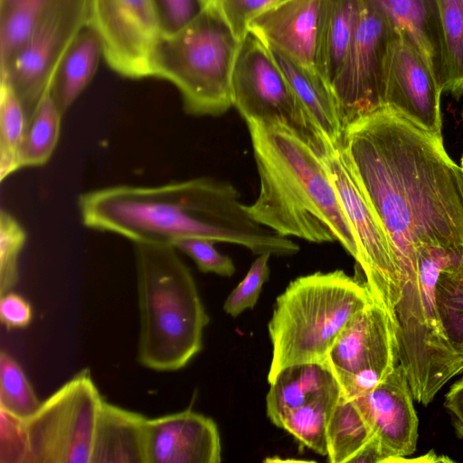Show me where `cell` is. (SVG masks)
Segmentation results:
<instances>
[{
  "mask_svg": "<svg viewBox=\"0 0 463 463\" xmlns=\"http://www.w3.org/2000/svg\"><path fill=\"white\" fill-rule=\"evenodd\" d=\"M342 145L383 224L402 289L420 245L463 246V181L442 136L384 107L349 124Z\"/></svg>",
  "mask_w": 463,
  "mask_h": 463,
  "instance_id": "cell-1",
  "label": "cell"
},
{
  "mask_svg": "<svg viewBox=\"0 0 463 463\" xmlns=\"http://www.w3.org/2000/svg\"><path fill=\"white\" fill-rule=\"evenodd\" d=\"M82 223L135 242L173 245L204 238L243 246L253 254L289 257L300 248L255 222L230 183L199 177L161 185H113L81 194Z\"/></svg>",
  "mask_w": 463,
  "mask_h": 463,
  "instance_id": "cell-2",
  "label": "cell"
},
{
  "mask_svg": "<svg viewBox=\"0 0 463 463\" xmlns=\"http://www.w3.org/2000/svg\"><path fill=\"white\" fill-rule=\"evenodd\" d=\"M260 177L259 195L245 209L281 236L339 242L356 260L355 237L323 158L286 127L246 121Z\"/></svg>",
  "mask_w": 463,
  "mask_h": 463,
  "instance_id": "cell-3",
  "label": "cell"
},
{
  "mask_svg": "<svg viewBox=\"0 0 463 463\" xmlns=\"http://www.w3.org/2000/svg\"><path fill=\"white\" fill-rule=\"evenodd\" d=\"M133 247L140 325L137 361L157 372L180 370L202 350L209 316L176 248L149 242Z\"/></svg>",
  "mask_w": 463,
  "mask_h": 463,
  "instance_id": "cell-4",
  "label": "cell"
},
{
  "mask_svg": "<svg viewBox=\"0 0 463 463\" xmlns=\"http://www.w3.org/2000/svg\"><path fill=\"white\" fill-rule=\"evenodd\" d=\"M373 298L365 283L343 270L298 277L277 297L268 331L272 357L270 383L293 364H326L349 320Z\"/></svg>",
  "mask_w": 463,
  "mask_h": 463,
  "instance_id": "cell-5",
  "label": "cell"
},
{
  "mask_svg": "<svg viewBox=\"0 0 463 463\" xmlns=\"http://www.w3.org/2000/svg\"><path fill=\"white\" fill-rule=\"evenodd\" d=\"M239 43L217 11L205 6L179 31L161 33L151 77L175 85L188 114L222 115L232 106L231 79Z\"/></svg>",
  "mask_w": 463,
  "mask_h": 463,
  "instance_id": "cell-6",
  "label": "cell"
},
{
  "mask_svg": "<svg viewBox=\"0 0 463 463\" xmlns=\"http://www.w3.org/2000/svg\"><path fill=\"white\" fill-rule=\"evenodd\" d=\"M231 94L232 106L245 121L282 125L322 158L336 146L324 136L298 99L266 43L250 30L238 46Z\"/></svg>",
  "mask_w": 463,
  "mask_h": 463,
  "instance_id": "cell-7",
  "label": "cell"
},
{
  "mask_svg": "<svg viewBox=\"0 0 463 463\" xmlns=\"http://www.w3.org/2000/svg\"><path fill=\"white\" fill-rule=\"evenodd\" d=\"M103 400L85 368L41 402L25 420L28 463H92Z\"/></svg>",
  "mask_w": 463,
  "mask_h": 463,
  "instance_id": "cell-8",
  "label": "cell"
},
{
  "mask_svg": "<svg viewBox=\"0 0 463 463\" xmlns=\"http://www.w3.org/2000/svg\"><path fill=\"white\" fill-rule=\"evenodd\" d=\"M354 232L365 285L373 300L394 318L402 278L389 237L350 165L342 141L323 158Z\"/></svg>",
  "mask_w": 463,
  "mask_h": 463,
  "instance_id": "cell-9",
  "label": "cell"
},
{
  "mask_svg": "<svg viewBox=\"0 0 463 463\" xmlns=\"http://www.w3.org/2000/svg\"><path fill=\"white\" fill-rule=\"evenodd\" d=\"M397 36L392 24L371 0H358L354 38L331 85L344 128L385 107L386 62Z\"/></svg>",
  "mask_w": 463,
  "mask_h": 463,
  "instance_id": "cell-10",
  "label": "cell"
},
{
  "mask_svg": "<svg viewBox=\"0 0 463 463\" xmlns=\"http://www.w3.org/2000/svg\"><path fill=\"white\" fill-rule=\"evenodd\" d=\"M398 363L395 320L374 300L349 320L326 359L340 394L347 400L370 392Z\"/></svg>",
  "mask_w": 463,
  "mask_h": 463,
  "instance_id": "cell-11",
  "label": "cell"
},
{
  "mask_svg": "<svg viewBox=\"0 0 463 463\" xmlns=\"http://www.w3.org/2000/svg\"><path fill=\"white\" fill-rule=\"evenodd\" d=\"M90 0H63L44 15L10 63L0 70L20 99L27 120L51 89L66 51L88 24Z\"/></svg>",
  "mask_w": 463,
  "mask_h": 463,
  "instance_id": "cell-12",
  "label": "cell"
},
{
  "mask_svg": "<svg viewBox=\"0 0 463 463\" xmlns=\"http://www.w3.org/2000/svg\"><path fill=\"white\" fill-rule=\"evenodd\" d=\"M88 25L114 71L131 79L151 77L152 53L161 35L151 0H90Z\"/></svg>",
  "mask_w": 463,
  "mask_h": 463,
  "instance_id": "cell-13",
  "label": "cell"
},
{
  "mask_svg": "<svg viewBox=\"0 0 463 463\" xmlns=\"http://www.w3.org/2000/svg\"><path fill=\"white\" fill-rule=\"evenodd\" d=\"M353 400L380 443L386 462H407L416 449L419 420L402 364L370 392Z\"/></svg>",
  "mask_w": 463,
  "mask_h": 463,
  "instance_id": "cell-14",
  "label": "cell"
},
{
  "mask_svg": "<svg viewBox=\"0 0 463 463\" xmlns=\"http://www.w3.org/2000/svg\"><path fill=\"white\" fill-rule=\"evenodd\" d=\"M441 93L421 56L398 33L387 57L385 107L417 127L442 136Z\"/></svg>",
  "mask_w": 463,
  "mask_h": 463,
  "instance_id": "cell-15",
  "label": "cell"
},
{
  "mask_svg": "<svg viewBox=\"0 0 463 463\" xmlns=\"http://www.w3.org/2000/svg\"><path fill=\"white\" fill-rule=\"evenodd\" d=\"M147 463H219L215 421L191 409L146 420Z\"/></svg>",
  "mask_w": 463,
  "mask_h": 463,
  "instance_id": "cell-16",
  "label": "cell"
},
{
  "mask_svg": "<svg viewBox=\"0 0 463 463\" xmlns=\"http://www.w3.org/2000/svg\"><path fill=\"white\" fill-rule=\"evenodd\" d=\"M321 0H285L263 12L249 24V30L298 61L313 68Z\"/></svg>",
  "mask_w": 463,
  "mask_h": 463,
  "instance_id": "cell-17",
  "label": "cell"
},
{
  "mask_svg": "<svg viewBox=\"0 0 463 463\" xmlns=\"http://www.w3.org/2000/svg\"><path fill=\"white\" fill-rule=\"evenodd\" d=\"M421 56L439 88L447 82L444 38L438 0H371Z\"/></svg>",
  "mask_w": 463,
  "mask_h": 463,
  "instance_id": "cell-18",
  "label": "cell"
},
{
  "mask_svg": "<svg viewBox=\"0 0 463 463\" xmlns=\"http://www.w3.org/2000/svg\"><path fill=\"white\" fill-rule=\"evenodd\" d=\"M147 418L103 400L92 463H147Z\"/></svg>",
  "mask_w": 463,
  "mask_h": 463,
  "instance_id": "cell-19",
  "label": "cell"
},
{
  "mask_svg": "<svg viewBox=\"0 0 463 463\" xmlns=\"http://www.w3.org/2000/svg\"><path fill=\"white\" fill-rule=\"evenodd\" d=\"M295 94L328 141H342L343 127L331 87L317 69L304 66L266 43Z\"/></svg>",
  "mask_w": 463,
  "mask_h": 463,
  "instance_id": "cell-20",
  "label": "cell"
},
{
  "mask_svg": "<svg viewBox=\"0 0 463 463\" xmlns=\"http://www.w3.org/2000/svg\"><path fill=\"white\" fill-rule=\"evenodd\" d=\"M358 18V0H321L315 64L331 87L349 52Z\"/></svg>",
  "mask_w": 463,
  "mask_h": 463,
  "instance_id": "cell-21",
  "label": "cell"
},
{
  "mask_svg": "<svg viewBox=\"0 0 463 463\" xmlns=\"http://www.w3.org/2000/svg\"><path fill=\"white\" fill-rule=\"evenodd\" d=\"M336 381L326 364H293L280 371L269 383L266 396V412L278 427L288 412L314 400Z\"/></svg>",
  "mask_w": 463,
  "mask_h": 463,
  "instance_id": "cell-22",
  "label": "cell"
},
{
  "mask_svg": "<svg viewBox=\"0 0 463 463\" xmlns=\"http://www.w3.org/2000/svg\"><path fill=\"white\" fill-rule=\"evenodd\" d=\"M101 56L100 40L87 24L63 55L51 86V93L63 115L92 80Z\"/></svg>",
  "mask_w": 463,
  "mask_h": 463,
  "instance_id": "cell-23",
  "label": "cell"
},
{
  "mask_svg": "<svg viewBox=\"0 0 463 463\" xmlns=\"http://www.w3.org/2000/svg\"><path fill=\"white\" fill-rule=\"evenodd\" d=\"M373 437L371 428L354 400H347L340 394L327 424L328 460L331 463H350Z\"/></svg>",
  "mask_w": 463,
  "mask_h": 463,
  "instance_id": "cell-24",
  "label": "cell"
},
{
  "mask_svg": "<svg viewBox=\"0 0 463 463\" xmlns=\"http://www.w3.org/2000/svg\"><path fill=\"white\" fill-rule=\"evenodd\" d=\"M339 396L340 388L336 383L314 400L285 414L278 428L287 430L313 451L326 456L327 424Z\"/></svg>",
  "mask_w": 463,
  "mask_h": 463,
  "instance_id": "cell-25",
  "label": "cell"
},
{
  "mask_svg": "<svg viewBox=\"0 0 463 463\" xmlns=\"http://www.w3.org/2000/svg\"><path fill=\"white\" fill-rule=\"evenodd\" d=\"M63 0H0V70L17 53L31 32Z\"/></svg>",
  "mask_w": 463,
  "mask_h": 463,
  "instance_id": "cell-26",
  "label": "cell"
},
{
  "mask_svg": "<svg viewBox=\"0 0 463 463\" xmlns=\"http://www.w3.org/2000/svg\"><path fill=\"white\" fill-rule=\"evenodd\" d=\"M436 300L445 338L463 364V254L441 270Z\"/></svg>",
  "mask_w": 463,
  "mask_h": 463,
  "instance_id": "cell-27",
  "label": "cell"
},
{
  "mask_svg": "<svg viewBox=\"0 0 463 463\" xmlns=\"http://www.w3.org/2000/svg\"><path fill=\"white\" fill-rule=\"evenodd\" d=\"M62 116L50 89L28 122L19 154L21 168L40 166L50 159L59 140Z\"/></svg>",
  "mask_w": 463,
  "mask_h": 463,
  "instance_id": "cell-28",
  "label": "cell"
},
{
  "mask_svg": "<svg viewBox=\"0 0 463 463\" xmlns=\"http://www.w3.org/2000/svg\"><path fill=\"white\" fill-rule=\"evenodd\" d=\"M27 125V117L20 99L6 81L0 80L1 181L21 168L19 154Z\"/></svg>",
  "mask_w": 463,
  "mask_h": 463,
  "instance_id": "cell-29",
  "label": "cell"
},
{
  "mask_svg": "<svg viewBox=\"0 0 463 463\" xmlns=\"http://www.w3.org/2000/svg\"><path fill=\"white\" fill-rule=\"evenodd\" d=\"M445 54L447 82L444 92L463 93V0H438Z\"/></svg>",
  "mask_w": 463,
  "mask_h": 463,
  "instance_id": "cell-30",
  "label": "cell"
},
{
  "mask_svg": "<svg viewBox=\"0 0 463 463\" xmlns=\"http://www.w3.org/2000/svg\"><path fill=\"white\" fill-rule=\"evenodd\" d=\"M34 390L24 370L7 352L0 353V407L26 420L39 408Z\"/></svg>",
  "mask_w": 463,
  "mask_h": 463,
  "instance_id": "cell-31",
  "label": "cell"
},
{
  "mask_svg": "<svg viewBox=\"0 0 463 463\" xmlns=\"http://www.w3.org/2000/svg\"><path fill=\"white\" fill-rule=\"evenodd\" d=\"M26 241L20 222L7 211L0 212V296L12 291L19 279L18 260Z\"/></svg>",
  "mask_w": 463,
  "mask_h": 463,
  "instance_id": "cell-32",
  "label": "cell"
},
{
  "mask_svg": "<svg viewBox=\"0 0 463 463\" xmlns=\"http://www.w3.org/2000/svg\"><path fill=\"white\" fill-rule=\"evenodd\" d=\"M271 255H258L244 279L232 289L223 304V310L232 317L246 309H252L259 299L262 287L269 276V260Z\"/></svg>",
  "mask_w": 463,
  "mask_h": 463,
  "instance_id": "cell-33",
  "label": "cell"
},
{
  "mask_svg": "<svg viewBox=\"0 0 463 463\" xmlns=\"http://www.w3.org/2000/svg\"><path fill=\"white\" fill-rule=\"evenodd\" d=\"M285 0H207L205 6H212L222 16L240 43L249 31L252 19Z\"/></svg>",
  "mask_w": 463,
  "mask_h": 463,
  "instance_id": "cell-34",
  "label": "cell"
},
{
  "mask_svg": "<svg viewBox=\"0 0 463 463\" xmlns=\"http://www.w3.org/2000/svg\"><path fill=\"white\" fill-rule=\"evenodd\" d=\"M215 243L209 239L191 237L177 240L173 246L189 256L202 272L231 277L235 272L233 261L220 252Z\"/></svg>",
  "mask_w": 463,
  "mask_h": 463,
  "instance_id": "cell-35",
  "label": "cell"
},
{
  "mask_svg": "<svg viewBox=\"0 0 463 463\" xmlns=\"http://www.w3.org/2000/svg\"><path fill=\"white\" fill-rule=\"evenodd\" d=\"M25 420L0 407V463H28Z\"/></svg>",
  "mask_w": 463,
  "mask_h": 463,
  "instance_id": "cell-36",
  "label": "cell"
},
{
  "mask_svg": "<svg viewBox=\"0 0 463 463\" xmlns=\"http://www.w3.org/2000/svg\"><path fill=\"white\" fill-rule=\"evenodd\" d=\"M162 34L174 33L203 10L202 0H151Z\"/></svg>",
  "mask_w": 463,
  "mask_h": 463,
  "instance_id": "cell-37",
  "label": "cell"
},
{
  "mask_svg": "<svg viewBox=\"0 0 463 463\" xmlns=\"http://www.w3.org/2000/svg\"><path fill=\"white\" fill-rule=\"evenodd\" d=\"M1 323L8 329L27 326L33 317L30 303L21 295L9 291L0 296Z\"/></svg>",
  "mask_w": 463,
  "mask_h": 463,
  "instance_id": "cell-38",
  "label": "cell"
},
{
  "mask_svg": "<svg viewBox=\"0 0 463 463\" xmlns=\"http://www.w3.org/2000/svg\"><path fill=\"white\" fill-rule=\"evenodd\" d=\"M445 407L448 410L459 439H463V377L454 383L445 396Z\"/></svg>",
  "mask_w": 463,
  "mask_h": 463,
  "instance_id": "cell-39",
  "label": "cell"
},
{
  "mask_svg": "<svg viewBox=\"0 0 463 463\" xmlns=\"http://www.w3.org/2000/svg\"><path fill=\"white\" fill-rule=\"evenodd\" d=\"M460 168L463 170V156L461 157V160H460Z\"/></svg>",
  "mask_w": 463,
  "mask_h": 463,
  "instance_id": "cell-40",
  "label": "cell"
},
{
  "mask_svg": "<svg viewBox=\"0 0 463 463\" xmlns=\"http://www.w3.org/2000/svg\"><path fill=\"white\" fill-rule=\"evenodd\" d=\"M202 1H203V8H204V5H205L207 0H202Z\"/></svg>",
  "mask_w": 463,
  "mask_h": 463,
  "instance_id": "cell-41",
  "label": "cell"
},
{
  "mask_svg": "<svg viewBox=\"0 0 463 463\" xmlns=\"http://www.w3.org/2000/svg\"><path fill=\"white\" fill-rule=\"evenodd\" d=\"M460 173H461V177H462V181H463V170L460 168Z\"/></svg>",
  "mask_w": 463,
  "mask_h": 463,
  "instance_id": "cell-42",
  "label": "cell"
}]
</instances>
